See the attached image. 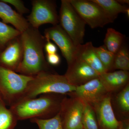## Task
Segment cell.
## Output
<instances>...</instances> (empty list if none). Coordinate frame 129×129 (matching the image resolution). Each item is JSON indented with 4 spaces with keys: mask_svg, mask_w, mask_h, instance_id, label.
<instances>
[{
    "mask_svg": "<svg viewBox=\"0 0 129 129\" xmlns=\"http://www.w3.org/2000/svg\"><path fill=\"white\" fill-rule=\"evenodd\" d=\"M33 77L0 65V95L6 106L11 107L22 99Z\"/></svg>",
    "mask_w": 129,
    "mask_h": 129,
    "instance_id": "277c9868",
    "label": "cell"
},
{
    "mask_svg": "<svg viewBox=\"0 0 129 129\" xmlns=\"http://www.w3.org/2000/svg\"><path fill=\"white\" fill-rule=\"evenodd\" d=\"M92 42H87L84 45L77 46L76 56L84 61L99 74L106 72L95 50Z\"/></svg>",
    "mask_w": 129,
    "mask_h": 129,
    "instance_id": "2e32d148",
    "label": "cell"
},
{
    "mask_svg": "<svg viewBox=\"0 0 129 129\" xmlns=\"http://www.w3.org/2000/svg\"><path fill=\"white\" fill-rule=\"evenodd\" d=\"M76 88L64 75L45 71L33 76L21 100L35 98L44 94L65 95L74 91Z\"/></svg>",
    "mask_w": 129,
    "mask_h": 129,
    "instance_id": "3957f363",
    "label": "cell"
},
{
    "mask_svg": "<svg viewBox=\"0 0 129 129\" xmlns=\"http://www.w3.org/2000/svg\"><path fill=\"white\" fill-rule=\"evenodd\" d=\"M64 95L44 94L35 98L21 100L9 108L18 121L35 118L47 119L59 112Z\"/></svg>",
    "mask_w": 129,
    "mask_h": 129,
    "instance_id": "7a4b0ae2",
    "label": "cell"
},
{
    "mask_svg": "<svg viewBox=\"0 0 129 129\" xmlns=\"http://www.w3.org/2000/svg\"><path fill=\"white\" fill-rule=\"evenodd\" d=\"M118 104L120 109L125 113L129 112V83L119 93L117 97Z\"/></svg>",
    "mask_w": 129,
    "mask_h": 129,
    "instance_id": "d4e9b609",
    "label": "cell"
},
{
    "mask_svg": "<svg viewBox=\"0 0 129 129\" xmlns=\"http://www.w3.org/2000/svg\"><path fill=\"white\" fill-rule=\"evenodd\" d=\"M44 34L46 39L53 41L58 46L68 64L70 63L75 57L77 47L60 24L46 29Z\"/></svg>",
    "mask_w": 129,
    "mask_h": 129,
    "instance_id": "30bf717a",
    "label": "cell"
},
{
    "mask_svg": "<svg viewBox=\"0 0 129 129\" xmlns=\"http://www.w3.org/2000/svg\"><path fill=\"white\" fill-rule=\"evenodd\" d=\"M0 18L3 22L12 24L21 33L30 26L27 20L23 15L14 11L9 5L0 1Z\"/></svg>",
    "mask_w": 129,
    "mask_h": 129,
    "instance_id": "5bb4252c",
    "label": "cell"
},
{
    "mask_svg": "<svg viewBox=\"0 0 129 129\" xmlns=\"http://www.w3.org/2000/svg\"><path fill=\"white\" fill-rule=\"evenodd\" d=\"M18 121L2 98L0 99V129H14Z\"/></svg>",
    "mask_w": 129,
    "mask_h": 129,
    "instance_id": "d6986e66",
    "label": "cell"
},
{
    "mask_svg": "<svg viewBox=\"0 0 129 129\" xmlns=\"http://www.w3.org/2000/svg\"><path fill=\"white\" fill-rule=\"evenodd\" d=\"M20 37L23 46V57L16 73L33 77L41 72L50 71L44 53L46 40L39 29L30 25L21 33Z\"/></svg>",
    "mask_w": 129,
    "mask_h": 129,
    "instance_id": "6da1fadb",
    "label": "cell"
},
{
    "mask_svg": "<svg viewBox=\"0 0 129 129\" xmlns=\"http://www.w3.org/2000/svg\"><path fill=\"white\" fill-rule=\"evenodd\" d=\"M8 4L13 6L19 14L23 15L27 14L29 12V10L25 7L24 2L21 0H1Z\"/></svg>",
    "mask_w": 129,
    "mask_h": 129,
    "instance_id": "484cf974",
    "label": "cell"
},
{
    "mask_svg": "<svg viewBox=\"0 0 129 129\" xmlns=\"http://www.w3.org/2000/svg\"><path fill=\"white\" fill-rule=\"evenodd\" d=\"M79 15L92 28L103 27L115 19L92 0H69Z\"/></svg>",
    "mask_w": 129,
    "mask_h": 129,
    "instance_id": "8992f818",
    "label": "cell"
},
{
    "mask_svg": "<svg viewBox=\"0 0 129 129\" xmlns=\"http://www.w3.org/2000/svg\"><path fill=\"white\" fill-rule=\"evenodd\" d=\"M32 10L27 20L30 26L39 29L41 25L49 23L53 25L59 23L56 5L51 0L32 1Z\"/></svg>",
    "mask_w": 129,
    "mask_h": 129,
    "instance_id": "52a82bcc",
    "label": "cell"
},
{
    "mask_svg": "<svg viewBox=\"0 0 129 129\" xmlns=\"http://www.w3.org/2000/svg\"><path fill=\"white\" fill-rule=\"evenodd\" d=\"M92 107L101 129H122L123 123L116 118L112 107L111 96L109 94Z\"/></svg>",
    "mask_w": 129,
    "mask_h": 129,
    "instance_id": "7c38bea8",
    "label": "cell"
},
{
    "mask_svg": "<svg viewBox=\"0 0 129 129\" xmlns=\"http://www.w3.org/2000/svg\"><path fill=\"white\" fill-rule=\"evenodd\" d=\"M68 66L67 72L64 75L68 82L75 87L99 78L100 76L98 73L77 56Z\"/></svg>",
    "mask_w": 129,
    "mask_h": 129,
    "instance_id": "9c48e42d",
    "label": "cell"
},
{
    "mask_svg": "<svg viewBox=\"0 0 129 129\" xmlns=\"http://www.w3.org/2000/svg\"><path fill=\"white\" fill-rule=\"evenodd\" d=\"M23 49L20 35L9 42L0 52V65L16 72L23 57Z\"/></svg>",
    "mask_w": 129,
    "mask_h": 129,
    "instance_id": "4fadbf2b",
    "label": "cell"
},
{
    "mask_svg": "<svg viewBox=\"0 0 129 129\" xmlns=\"http://www.w3.org/2000/svg\"><path fill=\"white\" fill-rule=\"evenodd\" d=\"M122 129H129V125L128 123L124 124L123 123V127Z\"/></svg>",
    "mask_w": 129,
    "mask_h": 129,
    "instance_id": "f546056e",
    "label": "cell"
},
{
    "mask_svg": "<svg viewBox=\"0 0 129 129\" xmlns=\"http://www.w3.org/2000/svg\"><path fill=\"white\" fill-rule=\"evenodd\" d=\"M30 122L37 125L39 129H63L59 113L53 117L47 119L35 118Z\"/></svg>",
    "mask_w": 129,
    "mask_h": 129,
    "instance_id": "603a6c76",
    "label": "cell"
},
{
    "mask_svg": "<svg viewBox=\"0 0 129 129\" xmlns=\"http://www.w3.org/2000/svg\"><path fill=\"white\" fill-rule=\"evenodd\" d=\"M84 102L82 124L83 129H99L96 115L93 107Z\"/></svg>",
    "mask_w": 129,
    "mask_h": 129,
    "instance_id": "7402d4cb",
    "label": "cell"
},
{
    "mask_svg": "<svg viewBox=\"0 0 129 129\" xmlns=\"http://www.w3.org/2000/svg\"><path fill=\"white\" fill-rule=\"evenodd\" d=\"M46 39V38H45ZM46 43L44 46V49L47 54H54L57 53V48L54 44L51 42L48 39H46Z\"/></svg>",
    "mask_w": 129,
    "mask_h": 129,
    "instance_id": "83f0119b",
    "label": "cell"
},
{
    "mask_svg": "<svg viewBox=\"0 0 129 129\" xmlns=\"http://www.w3.org/2000/svg\"><path fill=\"white\" fill-rule=\"evenodd\" d=\"M99 78L107 91L109 93L127 85L128 83L129 73L128 71L121 70L105 72L100 74Z\"/></svg>",
    "mask_w": 129,
    "mask_h": 129,
    "instance_id": "9a60e30c",
    "label": "cell"
},
{
    "mask_svg": "<svg viewBox=\"0 0 129 129\" xmlns=\"http://www.w3.org/2000/svg\"><path fill=\"white\" fill-rule=\"evenodd\" d=\"M2 97H1V95H0V99H2Z\"/></svg>",
    "mask_w": 129,
    "mask_h": 129,
    "instance_id": "4dcf8cb0",
    "label": "cell"
},
{
    "mask_svg": "<svg viewBox=\"0 0 129 129\" xmlns=\"http://www.w3.org/2000/svg\"></svg>",
    "mask_w": 129,
    "mask_h": 129,
    "instance_id": "1f68e13d",
    "label": "cell"
},
{
    "mask_svg": "<svg viewBox=\"0 0 129 129\" xmlns=\"http://www.w3.org/2000/svg\"><path fill=\"white\" fill-rule=\"evenodd\" d=\"M21 34L15 28L0 21V52L6 48L9 42Z\"/></svg>",
    "mask_w": 129,
    "mask_h": 129,
    "instance_id": "ffe728a7",
    "label": "cell"
},
{
    "mask_svg": "<svg viewBox=\"0 0 129 129\" xmlns=\"http://www.w3.org/2000/svg\"><path fill=\"white\" fill-rule=\"evenodd\" d=\"M59 23L75 46L82 45L84 41L86 23L69 0L61 1Z\"/></svg>",
    "mask_w": 129,
    "mask_h": 129,
    "instance_id": "5b68a950",
    "label": "cell"
},
{
    "mask_svg": "<svg viewBox=\"0 0 129 129\" xmlns=\"http://www.w3.org/2000/svg\"><path fill=\"white\" fill-rule=\"evenodd\" d=\"M120 4H129V1L127 0H121V1H117Z\"/></svg>",
    "mask_w": 129,
    "mask_h": 129,
    "instance_id": "f1b7e54d",
    "label": "cell"
},
{
    "mask_svg": "<svg viewBox=\"0 0 129 129\" xmlns=\"http://www.w3.org/2000/svg\"><path fill=\"white\" fill-rule=\"evenodd\" d=\"M124 36L112 28L107 30L104 46L108 50L114 54L117 52L124 42Z\"/></svg>",
    "mask_w": 129,
    "mask_h": 129,
    "instance_id": "e0dca14e",
    "label": "cell"
},
{
    "mask_svg": "<svg viewBox=\"0 0 129 129\" xmlns=\"http://www.w3.org/2000/svg\"><path fill=\"white\" fill-rule=\"evenodd\" d=\"M101 7L104 11L113 18L115 19L119 14L125 13L129 16V9L126 7L115 0H92Z\"/></svg>",
    "mask_w": 129,
    "mask_h": 129,
    "instance_id": "ac0fdd59",
    "label": "cell"
},
{
    "mask_svg": "<svg viewBox=\"0 0 129 129\" xmlns=\"http://www.w3.org/2000/svg\"><path fill=\"white\" fill-rule=\"evenodd\" d=\"M46 61L48 64L53 66H57L61 62V58L57 53L47 54Z\"/></svg>",
    "mask_w": 129,
    "mask_h": 129,
    "instance_id": "4316f807",
    "label": "cell"
},
{
    "mask_svg": "<svg viewBox=\"0 0 129 129\" xmlns=\"http://www.w3.org/2000/svg\"><path fill=\"white\" fill-rule=\"evenodd\" d=\"M113 69L129 71V50L124 43L115 54L112 67Z\"/></svg>",
    "mask_w": 129,
    "mask_h": 129,
    "instance_id": "44dd1931",
    "label": "cell"
},
{
    "mask_svg": "<svg viewBox=\"0 0 129 129\" xmlns=\"http://www.w3.org/2000/svg\"><path fill=\"white\" fill-rule=\"evenodd\" d=\"M95 50L106 72L112 70L115 54L108 50L104 45L95 47Z\"/></svg>",
    "mask_w": 129,
    "mask_h": 129,
    "instance_id": "cb8c5ba5",
    "label": "cell"
},
{
    "mask_svg": "<svg viewBox=\"0 0 129 129\" xmlns=\"http://www.w3.org/2000/svg\"><path fill=\"white\" fill-rule=\"evenodd\" d=\"M109 93L99 78L76 87L74 91L68 94L70 96L80 98L93 107L102 101Z\"/></svg>",
    "mask_w": 129,
    "mask_h": 129,
    "instance_id": "8fae6325",
    "label": "cell"
},
{
    "mask_svg": "<svg viewBox=\"0 0 129 129\" xmlns=\"http://www.w3.org/2000/svg\"><path fill=\"white\" fill-rule=\"evenodd\" d=\"M84 102L77 97H64L59 113L63 129H83L82 118Z\"/></svg>",
    "mask_w": 129,
    "mask_h": 129,
    "instance_id": "ba28073f",
    "label": "cell"
}]
</instances>
